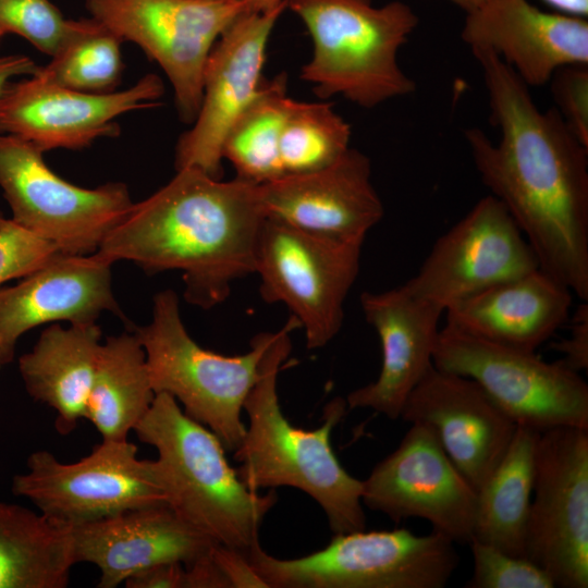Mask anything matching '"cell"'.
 <instances>
[{
	"label": "cell",
	"instance_id": "1",
	"mask_svg": "<svg viewBox=\"0 0 588 588\" xmlns=\"http://www.w3.org/2000/svg\"><path fill=\"white\" fill-rule=\"evenodd\" d=\"M471 53L500 131L497 143L479 127L464 131L480 179L519 228L539 268L588 302V147L554 107L539 109L529 87L495 54Z\"/></svg>",
	"mask_w": 588,
	"mask_h": 588
},
{
	"label": "cell",
	"instance_id": "2",
	"mask_svg": "<svg viewBox=\"0 0 588 588\" xmlns=\"http://www.w3.org/2000/svg\"><path fill=\"white\" fill-rule=\"evenodd\" d=\"M265 220L259 184L184 168L133 204L97 253L148 273L182 271L185 301L209 309L226 299L234 281L255 273Z\"/></svg>",
	"mask_w": 588,
	"mask_h": 588
},
{
	"label": "cell",
	"instance_id": "3",
	"mask_svg": "<svg viewBox=\"0 0 588 588\" xmlns=\"http://www.w3.org/2000/svg\"><path fill=\"white\" fill-rule=\"evenodd\" d=\"M299 328L291 316L261 358L259 377L244 403L248 427L234 451L241 463L236 473L254 491L291 487L305 492L323 510L333 534L363 530V480L342 467L330 441L348 409L345 399L330 401L322 424L314 430L292 425L280 406L278 375L292 350L290 334Z\"/></svg>",
	"mask_w": 588,
	"mask_h": 588
},
{
	"label": "cell",
	"instance_id": "4",
	"mask_svg": "<svg viewBox=\"0 0 588 588\" xmlns=\"http://www.w3.org/2000/svg\"><path fill=\"white\" fill-rule=\"evenodd\" d=\"M134 431L156 449L168 505L184 522L247 559L261 547L260 527L278 495L245 486L207 427L188 417L173 396L157 393Z\"/></svg>",
	"mask_w": 588,
	"mask_h": 588
},
{
	"label": "cell",
	"instance_id": "5",
	"mask_svg": "<svg viewBox=\"0 0 588 588\" xmlns=\"http://www.w3.org/2000/svg\"><path fill=\"white\" fill-rule=\"evenodd\" d=\"M305 24L313 57L301 78L320 99L341 95L372 109L407 96L416 83L401 68L399 52L418 25L402 1L375 7L371 0H286Z\"/></svg>",
	"mask_w": 588,
	"mask_h": 588
},
{
	"label": "cell",
	"instance_id": "6",
	"mask_svg": "<svg viewBox=\"0 0 588 588\" xmlns=\"http://www.w3.org/2000/svg\"><path fill=\"white\" fill-rule=\"evenodd\" d=\"M134 331L145 350L155 393L173 396L188 417L207 427L224 450L234 452L246 431L245 400L275 332L254 336L250 350L242 355L206 350L187 332L172 290L155 295L150 322Z\"/></svg>",
	"mask_w": 588,
	"mask_h": 588
},
{
	"label": "cell",
	"instance_id": "7",
	"mask_svg": "<svg viewBox=\"0 0 588 588\" xmlns=\"http://www.w3.org/2000/svg\"><path fill=\"white\" fill-rule=\"evenodd\" d=\"M455 543L405 528L334 534L311 554L290 560L256 549L248 561L267 588H443L458 566Z\"/></svg>",
	"mask_w": 588,
	"mask_h": 588
},
{
	"label": "cell",
	"instance_id": "8",
	"mask_svg": "<svg viewBox=\"0 0 588 588\" xmlns=\"http://www.w3.org/2000/svg\"><path fill=\"white\" fill-rule=\"evenodd\" d=\"M442 371L474 380L517 427L588 429V385L560 360L491 342L445 323L432 357Z\"/></svg>",
	"mask_w": 588,
	"mask_h": 588
},
{
	"label": "cell",
	"instance_id": "9",
	"mask_svg": "<svg viewBox=\"0 0 588 588\" xmlns=\"http://www.w3.org/2000/svg\"><path fill=\"white\" fill-rule=\"evenodd\" d=\"M26 467L13 477L12 492L71 527L168 505L157 461L138 458L137 446L128 440H102L87 456L70 464L48 451H36Z\"/></svg>",
	"mask_w": 588,
	"mask_h": 588
},
{
	"label": "cell",
	"instance_id": "10",
	"mask_svg": "<svg viewBox=\"0 0 588 588\" xmlns=\"http://www.w3.org/2000/svg\"><path fill=\"white\" fill-rule=\"evenodd\" d=\"M0 188L11 220L65 254L97 252L134 204L124 183L74 185L47 166L41 150L7 134H0Z\"/></svg>",
	"mask_w": 588,
	"mask_h": 588
},
{
	"label": "cell",
	"instance_id": "11",
	"mask_svg": "<svg viewBox=\"0 0 588 588\" xmlns=\"http://www.w3.org/2000/svg\"><path fill=\"white\" fill-rule=\"evenodd\" d=\"M363 244L315 235L266 218L256 250L259 292L266 303L287 306L305 332L307 348L326 346L341 330Z\"/></svg>",
	"mask_w": 588,
	"mask_h": 588
},
{
	"label": "cell",
	"instance_id": "12",
	"mask_svg": "<svg viewBox=\"0 0 588 588\" xmlns=\"http://www.w3.org/2000/svg\"><path fill=\"white\" fill-rule=\"evenodd\" d=\"M524 558L555 587H588V429L539 433Z\"/></svg>",
	"mask_w": 588,
	"mask_h": 588
},
{
	"label": "cell",
	"instance_id": "13",
	"mask_svg": "<svg viewBox=\"0 0 588 588\" xmlns=\"http://www.w3.org/2000/svg\"><path fill=\"white\" fill-rule=\"evenodd\" d=\"M85 4L91 19L158 63L173 87L181 120L193 123L203 98L207 58L243 12L244 2L86 0Z\"/></svg>",
	"mask_w": 588,
	"mask_h": 588
},
{
	"label": "cell",
	"instance_id": "14",
	"mask_svg": "<svg viewBox=\"0 0 588 588\" xmlns=\"http://www.w3.org/2000/svg\"><path fill=\"white\" fill-rule=\"evenodd\" d=\"M362 501L395 523L426 519L454 543L473 538L477 491L421 422H412L396 449L363 480Z\"/></svg>",
	"mask_w": 588,
	"mask_h": 588
},
{
	"label": "cell",
	"instance_id": "15",
	"mask_svg": "<svg viewBox=\"0 0 588 588\" xmlns=\"http://www.w3.org/2000/svg\"><path fill=\"white\" fill-rule=\"evenodd\" d=\"M537 268V257L513 218L488 195L436 241L403 285L444 314L462 299Z\"/></svg>",
	"mask_w": 588,
	"mask_h": 588
},
{
	"label": "cell",
	"instance_id": "16",
	"mask_svg": "<svg viewBox=\"0 0 588 588\" xmlns=\"http://www.w3.org/2000/svg\"><path fill=\"white\" fill-rule=\"evenodd\" d=\"M164 88L147 74L126 89L86 93L46 81L38 74L10 82L0 94V134L23 139L46 152L82 149L101 137H115L122 114L156 108Z\"/></svg>",
	"mask_w": 588,
	"mask_h": 588
},
{
	"label": "cell",
	"instance_id": "17",
	"mask_svg": "<svg viewBox=\"0 0 588 588\" xmlns=\"http://www.w3.org/2000/svg\"><path fill=\"white\" fill-rule=\"evenodd\" d=\"M285 8L286 0L269 12H242L216 41L204 69L198 113L175 148L176 170L195 168L221 179L224 138L262 86L268 40Z\"/></svg>",
	"mask_w": 588,
	"mask_h": 588
},
{
	"label": "cell",
	"instance_id": "18",
	"mask_svg": "<svg viewBox=\"0 0 588 588\" xmlns=\"http://www.w3.org/2000/svg\"><path fill=\"white\" fill-rule=\"evenodd\" d=\"M259 195L267 219L333 240L365 241L384 215L370 160L351 147L324 169L259 184Z\"/></svg>",
	"mask_w": 588,
	"mask_h": 588
},
{
	"label": "cell",
	"instance_id": "19",
	"mask_svg": "<svg viewBox=\"0 0 588 588\" xmlns=\"http://www.w3.org/2000/svg\"><path fill=\"white\" fill-rule=\"evenodd\" d=\"M400 418L430 427L476 491L499 464L517 429L474 380L434 366L412 391Z\"/></svg>",
	"mask_w": 588,
	"mask_h": 588
},
{
	"label": "cell",
	"instance_id": "20",
	"mask_svg": "<svg viewBox=\"0 0 588 588\" xmlns=\"http://www.w3.org/2000/svg\"><path fill=\"white\" fill-rule=\"evenodd\" d=\"M111 262L97 252H58L12 286H0V368L19 339L45 323H91L103 311L124 317L113 295Z\"/></svg>",
	"mask_w": 588,
	"mask_h": 588
},
{
	"label": "cell",
	"instance_id": "21",
	"mask_svg": "<svg viewBox=\"0 0 588 588\" xmlns=\"http://www.w3.org/2000/svg\"><path fill=\"white\" fill-rule=\"evenodd\" d=\"M462 40L502 60L530 88L562 66L588 64V22L529 0H487L466 13Z\"/></svg>",
	"mask_w": 588,
	"mask_h": 588
},
{
	"label": "cell",
	"instance_id": "22",
	"mask_svg": "<svg viewBox=\"0 0 588 588\" xmlns=\"http://www.w3.org/2000/svg\"><path fill=\"white\" fill-rule=\"evenodd\" d=\"M360 306L379 336L381 368L375 381L347 394L346 405L348 409L370 408L395 420L433 366L443 311L413 296L403 284L383 292H363Z\"/></svg>",
	"mask_w": 588,
	"mask_h": 588
},
{
	"label": "cell",
	"instance_id": "23",
	"mask_svg": "<svg viewBox=\"0 0 588 588\" xmlns=\"http://www.w3.org/2000/svg\"><path fill=\"white\" fill-rule=\"evenodd\" d=\"M72 536L75 563L98 567L99 588H115L132 575L160 564L189 566L218 546L169 505L131 510L76 525Z\"/></svg>",
	"mask_w": 588,
	"mask_h": 588
},
{
	"label": "cell",
	"instance_id": "24",
	"mask_svg": "<svg viewBox=\"0 0 588 588\" xmlns=\"http://www.w3.org/2000/svg\"><path fill=\"white\" fill-rule=\"evenodd\" d=\"M573 293L537 268L498 283L445 311L446 323L499 344L534 351L568 319Z\"/></svg>",
	"mask_w": 588,
	"mask_h": 588
},
{
	"label": "cell",
	"instance_id": "25",
	"mask_svg": "<svg viewBox=\"0 0 588 588\" xmlns=\"http://www.w3.org/2000/svg\"><path fill=\"white\" fill-rule=\"evenodd\" d=\"M101 335L96 322L68 328L54 322L41 331L32 351L19 358L27 393L56 412V429L63 436L85 418Z\"/></svg>",
	"mask_w": 588,
	"mask_h": 588
},
{
	"label": "cell",
	"instance_id": "26",
	"mask_svg": "<svg viewBox=\"0 0 588 588\" xmlns=\"http://www.w3.org/2000/svg\"><path fill=\"white\" fill-rule=\"evenodd\" d=\"M74 564L71 526L0 501V588H64Z\"/></svg>",
	"mask_w": 588,
	"mask_h": 588
},
{
	"label": "cell",
	"instance_id": "27",
	"mask_svg": "<svg viewBox=\"0 0 588 588\" xmlns=\"http://www.w3.org/2000/svg\"><path fill=\"white\" fill-rule=\"evenodd\" d=\"M155 396L146 353L137 333L107 338L100 346L85 413L102 440H127Z\"/></svg>",
	"mask_w": 588,
	"mask_h": 588
},
{
	"label": "cell",
	"instance_id": "28",
	"mask_svg": "<svg viewBox=\"0 0 588 588\" xmlns=\"http://www.w3.org/2000/svg\"><path fill=\"white\" fill-rule=\"evenodd\" d=\"M539 433L517 427L505 454L477 490L471 539L524 556Z\"/></svg>",
	"mask_w": 588,
	"mask_h": 588
},
{
	"label": "cell",
	"instance_id": "29",
	"mask_svg": "<svg viewBox=\"0 0 588 588\" xmlns=\"http://www.w3.org/2000/svg\"><path fill=\"white\" fill-rule=\"evenodd\" d=\"M287 99L286 74L264 81L258 95L230 127L222 158L231 162L237 177L264 184L283 175L279 144Z\"/></svg>",
	"mask_w": 588,
	"mask_h": 588
},
{
	"label": "cell",
	"instance_id": "30",
	"mask_svg": "<svg viewBox=\"0 0 588 588\" xmlns=\"http://www.w3.org/2000/svg\"><path fill=\"white\" fill-rule=\"evenodd\" d=\"M351 126L327 101L289 98L280 135L283 175L324 169L350 148Z\"/></svg>",
	"mask_w": 588,
	"mask_h": 588
},
{
	"label": "cell",
	"instance_id": "31",
	"mask_svg": "<svg viewBox=\"0 0 588 588\" xmlns=\"http://www.w3.org/2000/svg\"><path fill=\"white\" fill-rule=\"evenodd\" d=\"M122 39L94 19L36 74L48 82L86 93H108L119 84Z\"/></svg>",
	"mask_w": 588,
	"mask_h": 588
},
{
	"label": "cell",
	"instance_id": "32",
	"mask_svg": "<svg viewBox=\"0 0 588 588\" xmlns=\"http://www.w3.org/2000/svg\"><path fill=\"white\" fill-rule=\"evenodd\" d=\"M89 19L70 20L50 0H0V39L15 34L50 58L87 25Z\"/></svg>",
	"mask_w": 588,
	"mask_h": 588
},
{
	"label": "cell",
	"instance_id": "33",
	"mask_svg": "<svg viewBox=\"0 0 588 588\" xmlns=\"http://www.w3.org/2000/svg\"><path fill=\"white\" fill-rule=\"evenodd\" d=\"M474 560L467 588H554L551 577L524 556L509 554L492 546L471 539Z\"/></svg>",
	"mask_w": 588,
	"mask_h": 588
},
{
	"label": "cell",
	"instance_id": "34",
	"mask_svg": "<svg viewBox=\"0 0 588 588\" xmlns=\"http://www.w3.org/2000/svg\"><path fill=\"white\" fill-rule=\"evenodd\" d=\"M58 252L52 243L5 219L0 225V286L34 271Z\"/></svg>",
	"mask_w": 588,
	"mask_h": 588
},
{
	"label": "cell",
	"instance_id": "35",
	"mask_svg": "<svg viewBox=\"0 0 588 588\" xmlns=\"http://www.w3.org/2000/svg\"><path fill=\"white\" fill-rule=\"evenodd\" d=\"M548 84L555 110L571 132L588 147V64L562 66Z\"/></svg>",
	"mask_w": 588,
	"mask_h": 588
},
{
	"label": "cell",
	"instance_id": "36",
	"mask_svg": "<svg viewBox=\"0 0 588 588\" xmlns=\"http://www.w3.org/2000/svg\"><path fill=\"white\" fill-rule=\"evenodd\" d=\"M563 358L559 359L568 369L580 372L588 368V304L583 302L575 310L571 331L566 339L553 344Z\"/></svg>",
	"mask_w": 588,
	"mask_h": 588
},
{
	"label": "cell",
	"instance_id": "37",
	"mask_svg": "<svg viewBox=\"0 0 588 588\" xmlns=\"http://www.w3.org/2000/svg\"><path fill=\"white\" fill-rule=\"evenodd\" d=\"M213 559L230 588H267L243 554L218 544L213 549Z\"/></svg>",
	"mask_w": 588,
	"mask_h": 588
},
{
	"label": "cell",
	"instance_id": "38",
	"mask_svg": "<svg viewBox=\"0 0 588 588\" xmlns=\"http://www.w3.org/2000/svg\"><path fill=\"white\" fill-rule=\"evenodd\" d=\"M127 588H186V568L182 563H166L140 571L125 581Z\"/></svg>",
	"mask_w": 588,
	"mask_h": 588
},
{
	"label": "cell",
	"instance_id": "39",
	"mask_svg": "<svg viewBox=\"0 0 588 588\" xmlns=\"http://www.w3.org/2000/svg\"><path fill=\"white\" fill-rule=\"evenodd\" d=\"M39 66L26 54L0 56V94L15 77L32 76L38 71Z\"/></svg>",
	"mask_w": 588,
	"mask_h": 588
},
{
	"label": "cell",
	"instance_id": "40",
	"mask_svg": "<svg viewBox=\"0 0 588 588\" xmlns=\"http://www.w3.org/2000/svg\"><path fill=\"white\" fill-rule=\"evenodd\" d=\"M556 12L564 14L587 17L588 15V0H542Z\"/></svg>",
	"mask_w": 588,
	"mask_h": 588
},
{
	"label": "cell",
	"instance_id": "41",
	"mask_svg": "<svg viewBox=\"0 0 588 588\" xmlns=\"http://www.w3.org/2000/svg\"><path fill=\"white\" fill-rule=\"evenodd\" d=\"M284 0H245L243 12L247 13H265L274 10Z\"/></svg>",
	"mask_w": 588,
	"mask_h": 588
},
{
	"label": "cell",
	"instance_id": "42",
	"mask_svg": "<svg viewBox=\"0 0 588 588\" xmlns=\"http://www.w3.org/2000/svg\"><path fill=\"white\" fill-rule=\"evenodd\" d=\"M460 9L464 10L465 13L478 8L487 0H449Z\"/></svg>",
	"mask_w": 588,
	"mask_h": 588
},
{
	"label": "cell",
	"instance_id": "43",
	"mask_svg": "<svg viewBox=\"0 0 588 588\" xmlns=\"http://www.w3.org/2000/svg\"><path fill=\"white\" fill-rule=\"evenodd\" d=\"M203 1L219 2V3H238V2H244L245 0H203Z\"/></svg>",
	"mask_w": 588,
	"mask_h": 588
},
{
	"label": "cell",
	"instance_id": "44",
	"mask_svg": "<svg viewBox=\"0 0 588 588\" xmlns=\"http://www.w3.org/2000/svg\"><path fill=\"white\" fill-rule=\"evenodd\" d=\"M7 218L2 215V212L0 211V225L2 224V222L5 220Z\"/></svg>",
	"mask_w": 588,
	"mask_h": 588
}]
</instances>
